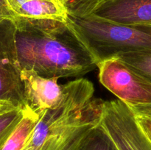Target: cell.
Segmentation results:
<instances>
[{"label":"cell","mask_w":151,"mask_h":150,"mask_svg":"<svg viewBox=\"0 0 151 150\" xmlns=\"http://www.w3.org/2000/svg\"><path fill=\"white\" fill-rule=\"evenodd\" d=\"M21 69L58 79L83 76L97 68L95 61L68 26L53 19L14 20Z\"/></svg>","instance_id":"1"},{"label":"cell","mask_w":151,"mask_h":150,"mask_svg":"<svg viewBox=\"0 0 151 150\" xmlns=\"http://www.w3.org/2000/svg\"><path fill=\"white\" fill-rule=\"evenodd\" d=\"M63 86L60 102L41 113L24 150H80L100 126L103 101L94 98L92 82L81 78Z\"/></svg>","instance_id":"2"},{"label":"cell","mask_w":151,"mask_h":150,"mask_svg":"<svg viewBox=\"0 0 151 150\" xmlns=\"http://www.w3.org/2000/svg\"><path fill=\"white\" fill-rule=\"evenodd\" d=\"M66 24L96 65L123 53L151 51V26L121 24L94 14L67 16Z\"/></svg>","instance_id":"3"},{"label":"cell","mask_w":151,"mask_h":150,"mask_svg":"<svg viewBox=\"0 0 151 150\" xmlns=\"http://www.w3.org/2000/svg\"><path fill=\"white\" fill-rule=\"evenodd\" d=\"M100 127L116 150H151V139L131 107L119 99L103 101Z\"/></svg>","instance_id":"4"},{"label":"cell","mask_w":151,"mask_h":150,"mask_svg":"<svg viewBox=\"0 0 151 150\" xmlns=\"http://www.w3.org/2000/svg\"><path fill=\"white\" fill-rule=\"evenodd\" d=\"M100 82L129 107L151 104V82L117 57L97 65Z\"/></svg>","instance_id":"5"},{"label":"cell","mask_w":151,"mask_h":150,"mask_svg":"<svg viewBox=\"0 0 151 150\" xmlns=\"http://www.w3.org/2000/svg\"><path fill=\"white\" fill-rule=\"evenodd\" d=\"M16 43L14 21L0 19V100L26 108Z\"/></svg>","instance_id":"6"},{"label":"cell","mask_w":151,"mask_h":150,"mask_svg":"<svg viewBox=\"0 0 151 150\" xmlns=\"http://www.w3.org/2000/svg\"><path fill=\"white\" fill-rule=\"evenodd\" d=\"M21 79L23 84L26 107L35 113H43L59 104L63 96V85L58 79L46 78L32 70L22 69Z\"/></svg>","instance_id":"7"},{"label":"cell","mask_w":151,"mask_h":150,"mask_svg":"<svg viewBox=\"0 0 151 150\" xmlns=\"http://www.w3.org/2000/svg\"><path fill=\"white\" fill-rule=\"evenodd\" d=\"M94 15L121 24L151 26V0H111Z\"/></svg>","instance_id":"8"},{"label":"cell","mask_w":151,"mask_h":150,"mask_svg":"<svg viewBox=\"0 0 151 150\" xmlns=\"http://www.w3.org/2000/svg\"><path fill=\"white\" fill-rule=\"evenodd\" d=\"M40 114L27 107L22 117L0 150H24L27 141L36 125Z\"/></svg>","instance_id":"9"},{"label":"cell","mask_w":151,"mask_h":150,"mask_svg":"<svg viewBox=\"0 0 151 150\" xmlns=\"http://www.w3.org/2000/svg\"><path fill=\"white\" fill-rule=\"evenodd\" d=\"M116 57L151 82V51L123 53Z\"/></svg>","instance_id":"10"},{"label":"cell","mask_w":151,"mask_h":150,"mask_svg":"<svg viewBox=\"0 0 151 150\" xmlns=\"http://www.w3.org/2000/svg\"><path fill=\"white\" fill-rule=\"evenodd\" d=\"M68 16L72 17H87L94 14L111 0H58Z\"/></svg>","instance_id":"11"},{"label":"cell","mask_w":151,"mask_h":150,"mask_svg":"<svg viewBox=\"0 0 151 150\" xmlns=\"http://www.w3.org/2000/svg\"><path fill=\"white\" fill-rule=\"evenodd\" d=\"M23 110L14 108L0 115V149L22 117Z\"/></svg>","instance_id":"12"},{"label":"cell","mask_w":151,"mask_h":150,"mask_svg":"<svg viewBox=\"0 0 151 150\" xmlns=\"http://www.w3.org/2000/svg\"><path fill=\"white\" fill-rule=\"evenodd\" d=\"M80 150H116V149L99 126L91 132Z\"/></svg>","instance_id":"13"},{"label":"cell","mask_w":151,"mask_h":150,"mask_svg":"<svg viewBox=\"0 0 151 150\" xmlns=\"http://www.w3.org/2000/svg\"><path fill=\"white\" fill-rule=\"evenodd\" d=\"M136 116L151 119V104L130 107Z\"/></svg>","instance_id":"14"},{"label":"cell","mask_w":151,"mask_h":150,"mask_svg":"<svg viewBox=\"0 0 151 150\" xmlns=\"http://www.w3.org/2000/svg\"><path fill=\"white\" fill-rule=\"evenodd\" d=\"M137 118L140 126H142V128L144 129L145 132L147 133V135L150 137L151 139V119L137 116Z\"/></svg>","instance_id":"15"},{"label":"cell","mask_w":151,"mask_h":150,"mask_svg":"<svg viewBox=\"0 0 151 150\" xmlns=\"http://www.w3.org/2000/svg\"><path fill=\"white\" fill-rule=\"evenodd\" d=\"M29 1H33V0H7V7L9 9V11H10V14H11L12 18H13V20L14 21V16H13V13H14L15 10L21 5L23 3L27 2ZM60 2V1H59Z\"/></svg>","instance_id":"16"},{"label":"cell","mask_w":151,"mask_h":150,"mask_svg":"<svg viewBox=\"0 0 151 150\" xmlns=\"http://www.w3.org/2000/svg\"><path fill=\"white\" fill-rule=\"evenodd\" d=\"M0 19H8L13 20L7 7V0H0Z\"/></svg>","instance_id":"17"},{"label":"cell","mask_w":151,"mask_h":150,"mask_svg":"<svg viewBox=\"0 0 151 150\" xmlns=\"http://www.w3.org/2000/svg\"><path fill=\"white\" fill-rule=\"evenodd\" d=\"M14 108H18V107H16L11 103L8 102V101H4V100H0V115L6 113L7 111H10V110H13Z\"/></svg>","instance_id":"18"}]
</instances>
